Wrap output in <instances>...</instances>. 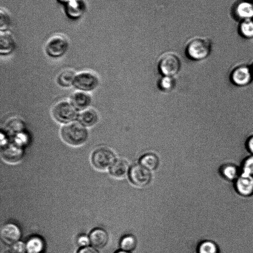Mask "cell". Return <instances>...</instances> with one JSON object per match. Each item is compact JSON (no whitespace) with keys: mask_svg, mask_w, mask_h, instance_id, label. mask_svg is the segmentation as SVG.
Returning <instances> with one entry per match:
<instances>
[{"mask_svg":"<svg viewBox=\"0 0 253 253\" xmlns=\"http://www.w3.org/2000/svg\"><path fill=\"white\" fill-rule=\"evenodd\" d=\"M60 134L65 143L73 147L84 145L89 137L88 128L77 121L62 125Z\"/></svg>","mask_w":253,"mask_h":253,"instance_id":"cell-1","label":"cell"},{"mask_svg":"<svg viewBox=\"0 0 253 253\" xmlns=\"http://www.w3.org/2000/svg\"><path fill=\"white\" fill-rule=\"evenodd\" d=\"M212 49L211 40L206 37L195 36L186 42L185 53L186 56L193 61H200L207 58Z\"/></svg>","mask_w":253,"mask_h":253,"instance_id":"cell-2","label":"cell"},{"mask_svg":"<svg viewBox=\"0 0 253 253\" xmlns=\"http://www.w3.org/2000/svg\"><path fill=\"white\" fill-rule=\"evenodd\" d=\"M69 46L68 37L62 33H55L51 35L45 44L46 54L53 58H60L65 54Z\"/></svg>","mask_w":253,"mask_h":253,"instance_id":"cell-3","label":"cell"},{"mask_svg":"<svg viewBox=\"0 0 253 253\" xmlns=\"http://www.w3.org/2000/svg\"><path fill=\"white\" fill-rule=\"evenodd\" d=\"M51 113L57 123L64 125L77 121L79 112L69 100H63L55 104Z\"/></svg>","mask_w":253,"mask_h":253,"instance_id":"cell-4","label":"cell"},{"mask_svg":"<svg viewBox=\"0 0 253 253\" xmlns=\"http://www.w3.org/2000/svg\"><path fill=\"white\" fill-rule=\"evenodd\" d=\"M181 65L180 59L176 54L167 52L161 56L158 68L162 76L173 77L179 72Z\"/></svg>","mask_w":253,"mask_h":253,"instance_id":"cell-5","label":"cell"},{"mask_svg":"<svg viewBox=\"0 0 253 253\" xmlns=\"http://www.w3.org/2000/svg\"><path fill=\"white\" fill-rule=\"evenodd\" d=\"M117 160L114 153L105 147L95 149L91 156V162L94 167L99 170L110 169Z\"/></svg>","mask_w":253,"mask_h":253,"instance_id":"cell-6","label":"cell"},{"mask_svg":"<svg viewBox=\"0 0 253 253\" xmlns=\"http://www.w3.org/2000/svg\"><path fill=\"white\" fill-rule=\"evenodd\" d=\"M229 78L231 83L237 87H245L253 81L250 64L241 63L235 66L230 71Z\"/></svg>","mask_w":253,"mask_h":253,"instance_id":"cell-7","label":"cell"},{"mask_svg":"<svg viewBox=\"0 0 253 253\" xmlns=\"http://www.w3.org/2000/svg\"><path fill=\"white\" fill-rule=\"evenodd\" d=\"M98 77L94 73L84 71L76 74L73 86L78 90L89 92L99 85Z\"/></svg>","mask_w":253,"mask_h":253,"instance_id":"cell-8","label":"cell"},{"mask_svg":"<svg viewBox=\"0 0 253 253\" xmlns=\"http://www.w3.org/2000/svg\"><path fill=\"white\" fill-rule=\"evenodd\" d=\"M232 184L238 196L246 198L253 196V176L241 173Z\"/></svg>","mask_w":253,"mask_h":253,"instance_id":"cell-9","label":"cell"},{"mask_svg":"<svg viewBox=\"0 0 253 253\" xmlns=\"http://www.w3.org/2000/svg\"><path fill=\"white\" fill-rule=\"evenodd\" d=\"M128 176L134 185L140 187L147 186L151 179L150 171L139 164L133 165L130 168Z\"/></svg>","mask_w":253,"mask_h":253,"instance_id":"cell-10","label":"cell"},{"mask_svg":"<svg viewBox=\"0 0 253 253\" xmlns=\"http://www.w3.org/2000/svg\"><path fill=\"white\" fill-rule=\"evenodd\" d=\"M231 12L233 17L239 22L253 19V0H237Z\"/></svg>","mask_w":253,"mask_h":253,"instance_id":"cell-11","label":"cell"},{"mask_svg":"<svg viewBox=\"0 0 253 253\" xmlns=\"http://www.w3.org/2000/svg\"><path fill=\"white\" fill-rule=\"evenodd\" d=\"M218 173L222 179L233 183L240 175L241 171L239 165L227 162L219 167Z\"/></svg>","mask_w":253,"mask_h":253,"instance_id":"cell-12","label":"cell"},{"mask_svg":"<svg viewBox=\"0 0 253 253\" xmlns=\"http://www.w3.org/2000/svg\"><path fill=\"white\" fill-rule=\"evenodd\" d=\"M64 4L66 15L72 19L81 18L84 13L86 8L84 0H69Z\"/></svg>","mask_w":253,"mask_h":253,"instance_id":"cell-13","label":"cell"},{"mask_svg":"<svg viewBox=\"0 0 253 253\" xmlns=\"http://www.w3.org/2000/svg\"><path fill=\"white\" fill-rule=\"evenodd\" d=\"M0 235L4 243L11 245L19 241L21 237V232L17 225L14 223H8L4 224L2 227Z\"/></svg>","mask_w":253,"mask_h":253,"instance_id":"cell-14","label":"cell"},{"mask_svg":"<svg viewBox=\"0 0 253 253\" xmlns=\"http://www.w3.org/2000/svg\"><path fill=\"white\" fill-rule=\"evenodd\" d=\"M69 101L79 112L90 107L92 98L89 92L77 90L71 95Z\"/></svg>","mask_w":253,"mask_h":253,"instance_id":"cell-15","label":"cell"},{"mask_svg":"<svg viewBox=\"0 0 253 253\" xmlns=\"http://www.w3.org/2000/svg\"><path fill=\"white\" fill-rule=\"evenodd\" d=\"M16 46V41L10 30L0 31V53L7 55L11 53Z\"/></svg>","mask_w":253,"mask_h":253,"instance_id":"cell-16","label":"cell"},{"mask_svg":"<svg viewBox=\"0 0 253 253\" xmlns=\"http://www.w3.org/2000/svg\"><path fill=\"white\" fill-rule=\"evenodd\" d=\"M1 155L8 163H15L19 161L23 155L22 147L15 143H6L3 145Z\"/></svg>","mask_w":253,"mask_h":253,"instance_id":"cell-17","label":"cell"},{"mask_svg":"<svg viewBox=\"0 0 253 253\" xmlns=\"http://www.w3.org/2000/svg\"><path fill=\"white\" fill-rule=\"evenodd\" d=\"M77 121L88 128L96 125L99 121V115L94 109L89 107L79 112Z\"/></svg>","mask_w":253,"mask_h":253,"instance_id":"cell-18","label":"cell"},{"mask_svg":"<svg viewBox=\"0 0 253 253\" xmlns=\"http://www.w3.org/2000/svg\"><path fill=\"white\" fill-rule=\"evenodd\" d=\"M89 237L91 245L97 248H101L106 246L109 239L107 232L100 228H96L92 230Z\"/></svg>","mask_w":253,"mask_h":253,"instance_id":"cell-19","label":"cell"},{"mask_svg":"<svg viewBox=\"0 0 253 253\" xmlns=\"http://www.w3.org/2000/svg\"><path fill=\"white\" fill-rule=\"evenodd\" d=\"M130 168L124 160H117L109 169L110 174L115 177L122 178L128 173Z\"/></svg>","mask_w":253,"mask_h":253,"instance_id":"cell-20","label":"cell"},{"mask_svg":"<svg viewBox=\"0 0 253 253\" xmlns=\"http://www.w3.org/2000/svg\"><path fill=\"white\" fill-rule=\"evenodd\" d=\"M139 164L149 171L154 170L159 165V159L155 154L148 153L142 156L139 160Z\"/></svg>","mask_w":253,"mask_h":253,"instance_id":"cell-21","label":"cell"},{"mask_svg":"<svg viewBox=\"0 0 253 253\" xmlns=\"http://www.w3.org/2000/svg\"><path fill=\"white\" fill-rule=\"evenodd\" d=\"M76 73L70 70H66L61 72L56 78L57 84L61 87L68 88L73 86Z\"/></svg>","mask_w":253,"mask_h":253,"instance_id":"cell-22","label":"cell"},{"mask_svg":"<svg viewBox=\"0 0 253 253\" xmlns=\"http://www.w3.org/2000/svg\"><path fill=\"white\" fill-rule=\"evenodd\" d=\"M238 32L244 39L248 40L253 39V19L239 21Z\"/></svg>","mask_w":253,"mask_h":253,"instance_id":"cell-23","label":"cell"},{"mask_svg":"<svg viewBox=\"0 0 253 253\" xmlns=\"http://www.w3.org/2000/svg\"><path fill=\"white\" fill-rule=\"evenodd\" d=\"M27 253H41L44 249V242L39 236L31 237L26 243Z\"/></svg>","mask_w":253,"mask_h":253,"instance_id":"cell-24","label":"cell"},{"mask_svg":"<svg viewBox=\"0 0 253 253\" xmlns=\"http://www.w3.org/2000/svg\"><path fill=\"white\" fill-rule=\"evenodd\" d=\"M197 253H220L217 244L211 240L202 241L197 247Z\"/></svg>","mask_w":253,"mask_h":253,"instance_id":"cell-25","label":"cell"},{"mask_svg":"<svg viewBox=\"0 0 253 253\" xmlns=\"http://www.w3.org/2000/svg\"><path fill=\"white\" fill-rule=\"evenodd\" d=\"M136 239L131 234L124 236L120 242L121 250L126 252H131L136 248Z\"/></svg>","mask_w":253,"mask_h":253,"instance_id":"cell-26","label":"cell"},{"mask_svg":"<svg viewBox=\"0 0 253 253\" xmlns=\"http://www.w3.org/2000/svg\"><path fill=\"white\" fill-rule=\"evenodd\" d=\"M0 15V31L9 30L12 22L9 11L6 8L1 7Z\"/></svg>","mask_w":253,"mask_h":253,"instance_id":"cell-27","label":"cell"},{"mask_svg":"<svg viewBox=\"0 0 253 253\" xmlns=\"http://www.w3.org/2000/svg\"><path fill=\"white\" fill-rule=\"evenodd\" d=\"M241 173L253 176V155L245 157L239 165Z\"/></svg>","mask_w":253,"mask_h":253,"instance_id":"cell-28","label":"cell"},{"mask_svg":"<svg viewBox=\"0 0 253 253\" xmlns=\"http://www.w3.org/2000/svg\"><path fill=\"white\" fill-rule=\"evenodd\" d=\"M175 84V82L173 77L162 76L158 83L160 89L164 91H170Z\"/></svg>","mask_w":253,"mask_h":253,"instance_id":"cell-29","label":"cell"},{"mask_svg":"<svg viewBox=\"0 0 253 253\" xmlns=\"http://www.w3.org/2000/svg\"><path fill=\"white\" fill-rule=\"evenodd\" d=\"M10 252L11 253H26V244L18 241L11 245Z\"/></svg>","mask_w":253,"mask_h":253,"instance_id":"cell-30","label":"cell"},{"mask_svg":"<svg viewBox=\"0 0 253 253\" xmlns=\"http://www.w3.org/2000/svg\"><path fill=\"white\" fill-rule=\"evenodd\" d=\"M77 243L79 247L81 248L88 246L90 244L89 236L86 235H81L79 236L77 240Z\"/></svg>","mask_w":253,"mask_h":253,"instance_id":"cell-31","label":"cell"},{"mask_svg":"<svg viewBox=\"0 0 253 253\" xmlns=\"http://www.w3.org/2000/svg\"><path fill=\"white\" fill-rule=\"evenodd\" d=\"M245 147L249 154L253 155V133L250 134L246 139Z\"/></svg>","mask_w":253,"mask_h":253,"instance_id":"cell-32","label":"cell"},{"mask_svg":"<svg viewBox=\"0 0 253 253\" xmlns=\"http://www.w3.org/2000/svg\"><path fill=\"white\" fill-rule=\"evenodd\" d=\"M77 253H99L94 247L87 246L81 248Z\"/></svg>","mask_w":253,"mask_h":253,"instance_id":"cell-33","label":"cell"},{"mask_svg":"<svg viewBox=\"0 0 253 253\" xmlns=\"http://www.w3.org/2000/svg\"><path fill=\"white\" fill-rule=\"evenodd\" d=\"M115 253H131L121 250L117 251L116 252H115Z\"/></svg>","mask_w":253,"mask_h":253,"instance_id":"cell-34","label":"cell"},{"mask_svg":"<svg viewBox=\"0 0 253 253\" xmlns=\"http://www.w3.org/2000/svg\"><path fill=\"white\" fill-rule=\"evenodd\" d=\"M57 0L61 3L65 4L66 2H67L69 0Z\"/></svg>","mask_w":253,"mask_h":253,"instance_id":"cell-35","label":"cell"},{"mask_svg":"<svg viewBox=\"0 0 253 253\" xmlns=\"http://www.w3.org/2000/svg\"><path fill=\"white\" fill-rule=\"evenodd\" d=\"M250 67H251V71H252V74L253 75V61L251 63V64H250Z\"/></svg>","mask_w":253,"mask_h":253,"instance_id":"cell-36","label":"cell"},{"mask_svg":"<svg viewBox=\"0 0 253 253\" xmlns=\"http://www.w3.org/2000/svg\"><path fill=\"white\" fill-rule=\"evenodd\" d=\"M11 253L10 252V253Z\"/></svg>","mask_w":253,"mask_h":253,"instance_id":"cell-37","label":"cell"}]
</instances>
